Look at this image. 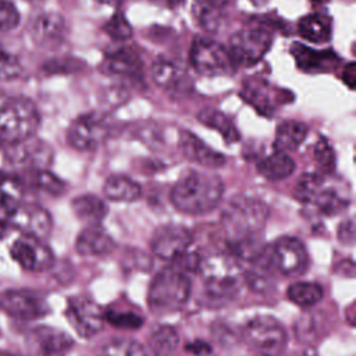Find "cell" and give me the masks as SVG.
I'll use <instances>...</instances> for the list:
<instances>
[{"mask_svg": "<svg viewBox=\"0 0 356 356\" xmlns=\"http://www.w3.org/2000/svg\"><path fill=\"white\" fill-rule=\"evenodd\" d=\"M102 70L110 75L139 78L142 75V61L132 49L121 47L104 57Z\"/></svg>", "mask_w": 356, "mask_h": 356, "instance_id": "cell-22", "label": "cell"}, {"mask_svg": "<svg viewBox=\"0 0 356 356\" xmlns=\"http://www.w3.org/2000/svg\"><path fill=\"white\" fill-rule=\"evenodd\" d=\"M97 356H147L145 348L135 339L115 338L104 343Z\"/></svg>", "mask_w": 356, "mask_h": 356, "instance_id": "cell-35", "label": "cell"}, {"mask_svg": "<svg viewBox=\"0 0 356 356\" xmlns=\"http://www.w3.org/2000/svg\"><path fill=\"white\" fill-rule=\"evenodd\" d=\"M268 218L267 206L254 197L238 196L228 202L221 225L229 253L241 260L253 259L260 250V238Z\"/></svg>", "mask_w": 356, "mask_h": 356, "instance_id": "cell-1", "label": "cell"}, {"mask_svg": "<svg viewBox=\"0 0 356 356\" xmlns=\"http://www.w3.org/2000/svg\"><path fill=\"white\" fill-rule=\"evenodd\" d=\"M274 270L289 277L302 275L309 267V253L303 242L295 236L278 238L270 248Z\"/></svg>", "mask_w": 356, "mask_h": 356, "instance_id": "cell-10", "label": "cell"}, {"mask_svg": "<svg viewBox=\"0 0 356 356\" xmlns=\"http://www.w3.org/2000/svg\"><path fill=\"white\" fill-rule=\"evenodd\" d=\"M13 260L24 270L42 273L54 264V256L43 239L22 235L10 248Z\"/></svg>", "mask_w": 356, "mask_h": 356, "instance_id": "cell-12", "label": "cell"}, {"mask_svg": "<svg viewBox=\"0 0 356 356\" xmlns=\"http://www.w3.org/2000/svg\"><path fill=\"white\" fill-rule=\"evenodd\" d=\"M250 1H252V4H254V6H257V7L264 6L266 3H268V0H250Z\"/></svg>", "mask_w": 356, "mask_h": 356, "instance_id": "cell-50", "label": "cell"}, {"mask_svg": "<svg viewBox=\"0 0 356 356\" xmlns=\"http://www.w3.org/2000/svg\"><path fill=\"white\" fill-rule=\"evenodd\" d=\"M191 296V280L186 273L171 266L163 268L150 282L147 306L152 313L163 316L179 312Z\"/></svg>", "mask_w": 356, "mask_h": 356, "instance_id": "cell-3", "label": "cell"}, {"mask_svg": "<svg viewBox=\"0 0 356 356\" xmlns=\"http://www.w3.org/2000/svg\"><path fill=\"white\" fill-rule=\"evenodd\" d=\"M114 241L99 225H88L76 238L75 249L82 256H103L114 249Z\"/></svg>", "mask_w": 356, "mask_h": 356, "instance_id": "cell-23", "label": "cell"}, {"mask_svg": "<svg viewBox=\"0 0 356 356\" xmlns=\"http://www.w3.org/2000/svg\"><path fill=\"white\" fill-rule=\"evenodd\" d=\"M29 32L36 44L44 47H54L64 40L67 24L60 14L46 11L38 14L32 19Z\"/></svg>", "mask_w": 356, "mask_h": 356, "instance_id": "cell-17", "label": "cell"}, {"mask_svg": "<svg viewBox=\"0 0 356 356\" xmlns=\"http://www.w3.org/2000/svg\"><path fill=\"white\" fill-rule=\"evenodd\" d=\"M191 63L199 74L206 76L229 75L235 70L228 49L210 38H196L193 40Z\"/></svg>", "mask_w": 356, "mask_h": 356, "instance_id": "cell-7", "label": "cell"}, {"mask_svg": "<svg viewBox=\"0 0 356 356\" xmlns=\"http://www.w3.org/2000/svg\"><path fill=\"white\" fill-rule=\"evenodd\" d=\"M22 71V67L13 54L0 50V81H8L17 78Z\"/></svg>", "mask_w": 356, "mask_h": 356, "instance_id": "cell-42", "label": "cell"}, {"mask_svg": "<svg viewBox=\"0 0 356 356\" xmlns=\"http://www.w3.org/2000/svg\"><path fill=\"white\" fill-rule=\"evenodd\" d=\"M0 309L17 320H36L49 313L46 300L28 289H7L0 293Z\"/></svg>", "mask_w": 356, "mask_h": 356, "instance_id": "cell-13", "label": "cell"}, {"mask_svg": "<svg viewBox=\"0 0 356 356\" xmlns=\"http://www.w3.org/2000/svg\"><path fill=\"white\" fill-rule=\"evenodd\" d=\"M338 238H339L341 243H345V245H352L353 243L355 227H353V221L352 220H345V221H342L339 224Z\"/></svg>", "mask_w": 356, "mask_h": 356, "instance_id": "cell-44", "label": "cell"}, {"mask_svg": "<svg viewBox=\"0 0 356 356\" xmlns=\"http://www.w3.org/2000/svg\"><path fill=\"white\" fill-rule=\"evenodd\" d=\"M106 33L115 40H127L132 36V28L124 14H114L103 26Z\"/></svg>", "mask_w": 356, "mask_h": 356, "instance_id": "cell-40", "label": "cell"}, {"mask_svg": "<svg viewBox=\"0 0 356 356\" xmlns=\"http://www.w3.org/2000/svg\"><path fill=\"white\" fill-rule=\"evenodd\" d=\"M273 35L263 26L245 28L229 39V54L235 65L250 67L259 63L270 50Z\"/></svg>", "mask_w": 356, "mask_h": 356, "instance_id": "cell-8", "label": "cell"}, {"mask_svg": "<svg viewBox=\"0 0 356 356\" xmlns=\"http://www.w3.org/2000/svg\"><path fill=\"white\" fill-rule=\"evenodd\" d=\"M40 117L35 104L24 97H10L0 103V145L13 146L31 139Z\"/></svg>", "mask_w": 356, "mask_h": 356, "instance_id": "cell-5", "label": "cell"}, {"mask_svg": "<svg viewBox=\"0 0 356 356\" xmlns=\"http://www.w3.org/2000/svg\"><path fill=\"white\" fill-rule=\"evenodd\" d=\"M104 321L110 323L114 327L125 328V330H138L143 324V318L132 312H104Z\"/></svg>", "mask_w": 356, "mask_h": 356, "instance_id": "cell-39", "label": "cell"}, {"mask_svg": "<svg viewBox=\"0 0 356 356\" xmlns=\"http://www.w3.org/2000/svg\"><path fill=\"white\" fill-rule=\"evenodd\" d=\"M110 134V122L100 113H85L76 117L68 131L67 140L76 150H95Z\"/></svg>", "mask_w": 356, "mask_h": 356, "instance_id": "cell-9", "label": "cell"}, {"mask_svg": "<svg viewBox=\"0 0 356 356\" xmlns=\"http://www.w3.org/2000/svg\"><path fill=\"white\" fill-rule=\"evenodd\" d=\"M97 1L103 3V4H113V6H115V4H118V3H121L124 0H97Z\"/></svg>", "mask_w": 356, "mask_h": 356, "instance_id": "cell-49", "label": "cell"}, {"mask_svg": "<svg viewBox=\"0 0 356 356\" xmlns=\"http://www.w3.org/2000/svg\"><path fill=\"white\" fill-rule=\"evenodd\" d=\"M71 206L76 218L88 225H99L108 211L104 200L93 193H85L75 197Z\"/></svg>", "mask_w": 356, "mask_h": 356, "instance_id": "cell-25", "label": "cell"}, {"mask_svg": "<svg viewBox=\"0 0 356 356\" xmlns=\"http://www.w3.org/2000/svg\"><path fill=\"white\" fill-rule=\"evenodd\" d=\"M178 332L170 325L157 327L149 338V349L152 356H172L178 348Z\"/></svg>", "mask_w": 356, "mask_h": 356, "instance_id": "cell-30", "label": "cell"}, {"mask_svg": "<svg viewBox=\"0 0 356 356\" xmlns=\"http://www.w3.org/2000/svg\"><path fill=\"white\" fill-rule=\"evenodd\" d=\"M243 339L257 356H281L286 346V331L273 316H256L243 327Z\"/></svg>", "mask_w": 356, "mask_h": 356, "instance_id": "cell-6", "label": "cell"}, {"mask_svg": "<svg viewBox=\"0 0 356 356\" xmlns=\"http://www.w3.org/2000/svg\"><path fill=\"white\" fill-rule=\"evenodd\" d=\"M192 243V234L188 228L178 224L159 227L152 236V252L163 260L174 261L188 252Z\"/></svg>", "mask_w": 356, "mask_h": 356, "instance_id": "cell-14", "label": "cell"}, {"mask_svg": "<svg viewBox=\"0 0 356 356\" xmlns=\"http://www.w3.org/2000/svg\"><path fill=\"white\" fill-rule=\"evenodd\" d=\"M310 204L316 206L317 210L325 216H334L343 211L348 207L349 200L345 199V196H342L335 188H331L324 182Z\"/></svg>", "mask_w": 356, "mask_h": 356, "instance_id": "cell-31", "label": "cell"}, {"mask_svg": "<svg viewBox=\"0 0 356 356\" xmlns=\"http://www.w3.org/2000/svg\"><path fill=\"white\" fill-rule=\"evenodd\" d=\"M19 24V13L10 0H0V32H8Z\"/></svg>", "mask_w": 356, "mask_h": 356, "instance_id": "cell-41", "label": "cell"}, {"mask_svg": "<svg viewBox=\"0 0 356 356\" xmlns=\"http://www.w3.org/2000/svg\"><path fill=\"white\" fill-rule=\"evenodd\" d=\"M103 192L104 196L111 202L129 203L140 197L142 189L138 182L125 175H111L106 179Z\"/></svg>", "mask_w": 356, "mask_h": 356, "instance_id": "cell-29", "label": "cell"}, {"mask_svg": "<svg viewBox=\"0 0 356 356\" xmlns=\"http://www.w3.org/2000/svg\"><path fill=\"white\" fill-rule=\"evenodd\" d=\"M343 82L350 88L353 89L355 88V64L350 61L345 70H343Z\"/></svg>", "mask_w": 356, "mask_h": 356, "instance_id": "cell-45", "label": "cell"}, {"mask_svg": "<svg viewBox=\"0 0 356 356\" xmlns=\"http://www.w3.org/2000/svg\"><path fill=\"white\" fill-rule=\"evenodd\" d=\"M211 8L209 4L207 6H200V8H195V14H196V19L199 22V25L204 29H214L216 26V17L211 13Z\"/></svg>", "mask_w": 356, "mask_h": 356, "instance_id": "cell-43", "label": "cell"}, {"mask_svg": "<svg viewBox=\"0 0 356 356\" xmlns=\"http://www.w3.org/2000/svg\"><path fill=\"white\" fill-rule=\"evenodd\" d=\"M307 136L306 124L295 120L284 121L277 127L274 149L278 152H292L296 150Z\"/></svg>", "mask_w": 356, "mask_h": 356, "instance_id": "cell-28", "label": "cell"}, {"mask_svg": "<svg viewBox=\"0 0 356 356\" xmlns=\"http://www.w3.org/2000/svg\"><path fill=\"white\" fill-rule=\"evenodd\" d=\"M65 318L82 338H92L96 335L104 323V312L90 298L76 295L67 300Z\"/></svg>", "mask_w": 356, "mask_h": 356, "instance_id": "cell-11", "label": "cell"}, {"mask_svg": "<svg viewBox=\"0 0 356 356\" xmlns=\"http://www.w3.org/2000/svg\"><path fill=\"white\" fill-rule=\"evenodd\" d=\"M324 182H325V178L323 177V174H314V172L305 174L299 178L293 189V196L299 202L310 204L313 197L316 196V193L318 192V189L323 186Z\"/></svg>", "mask_w": 356, "mask_h": 356, "instance_id": "cell-37", "label": "cell"}, {"mask_svg": "<svg viewBox=\"0 0 356 356\" xmlns=\"http://www.w3.org/2000/svg\"><path fill=\"white\" fill-rule=\"evenodd\" d=\"M32 339L42 356H65L74 346V341L67 332L51 327H38Z\"/></svg>", "mask_w": 356, "mask_h": 356, "instance_id": "cell-21", "label": "cell"}, {"mask_svg": "<svg viewBox=\"0 0 356 356\" xmlns=\"http://www.w3.org/2000/svg\"><path fill=\"white\" fill-rule=\"evenodd\" d=\"M0 356H21V355H15V353H11V352H4V350H0Z\"/></svg>", "mask_w": 356, "mask_h": 356, "instance_id": "cell-51", "label": "cell"}, {"mask_svg": "<svg viewBox=\"0 0 356 356\" xmlns=\"http://www.w3.org/2000/svg\"><path fill=\"white\" fill-rule=\"evenodd\" d=\"M24 184L17 177L0 172V209L13 211L22 203Z\"/></svg>", "mask_w": 356, "mask_h": 356, "instance_id": "cell-34", "label": "cell"}, {"mask_svg": "<svg viewBox=\"0 0 356 356\" xmlns=\"http://www.w3.org/2000/svg\"><path fill=\"white\" fill-rule=\"evenodd\" d=\"M10 227V211L0 209V238L8 231Z\"/></svg>", "mask_w": 356, "mask_h": 356, "instance_id": "cell-47", "label": "cell"}, {"mask_svg": "<svg viewBox=\"0 0 356 356\" xmlns=\"http://www.w3.org/2000/svg\"><path fill=\"white\" fill-rule=\"evenodd\" d=\"M51 216L39 204H18L10 213V227L17 228L22 235L46 239L51 232Z\"/></svg>", "mask_w": 356, "mask_h": 356, "instance_id": "cell-15", "label": "cell"}, {"mask_svg": "<svg viewBox=\"0 0 356 356\" xmlns=\"http://www.w3.org/2000/svg\"><path fill=\"white\" fill-rule=\"evenodd\" d=\"M222 193L224 182L218 175L189 171L174 184L170 199L175 210L189 216H200L216 209Z\"/></svg>", "mask_w": 356, "mask_h": 356, "instance_id": "cell-2", "label": "cell"}, {"mask_svg": "<svg viewBox=\"0 0 356 356\" xmlns=\"http://www.w3.org/2000/svg\"><path fill=\"white\" fill-rule=\"evenodd\" d=\"M314 160L321 174H331L335 170V153L327 138H320L314 146Z\"/></svg>", "mask_w": 356, "mask_h": 356, "instance_id": "cell-38", "label": "cell"}, {"mask_svg": "<svg viewBox=\"0 0 356 356\" xmlns=\"http://www.w3.org/2000/svg\"><path fill=\"white\" fill-rule=\"evenodd\" d=\"M10 160L17 165L28 167L29 170L46 168L51 161V149L42 142H31V139L13 145Z\"/></svg>", "mask_w": 356, "mask_h": 356, "instance_id": "cell-19", "label": "cell"}, {"mask_svg": "<svg viewBox=\"0 0 356 356\" xmlns=\"http://www.w3.org/2000/svg\"><path fill=\"white\" fill-rule=\"evenodd\" d=\"M154 83L163 88L174 97L188 96L193 89L191 75L178 63L171 60H159L152 67Z\"/></svg>", "mask_w": 356, "mask_h": 356, "instance_id": "cell-16", "label": "cell"}, {"mask_svg": "<svg viewBox=\"0 0 356 356\" xmlns=\"http://www.w3.org/2000/svg\"><path fill=\"white\" fill-rule=\"evenodd\" d=\"M291 53L302 71L325 72L337 65L338 57L331 50H314L309 46L293 43Z\"/></svg>", "mask_w": 356, "mask_h": 356, "instance_id": "cell-20", "label": "cell"}, {"mask_svg": "<svg viewBox=\"0 0 356 356\" xmlns=\"http://www.w3.org/2000/svg\"><path fill=\"white\" fill-rule=\"evenodd\" d=\"M29 185L33 186L35 189L46 192L51 196H60L65 189L64 182L58 177H56L54 174L47 171L46 168L31 170Z\"/></svg>", "mask_w": 356, "mask_h": 356, "instance_id": "cell-36", "label": "cell"}, {"mask_svg": "<svg viewBox=\"0 0 356 356\" xmlns=\"http://www.w3.org/2000/svg\"><path fill=\"white\" fill-rule=\"evenodd\" d=\"M204 1H206V4H209L213 8H221L225 4H228L229 0H204Z\"/></svg>", "mask_w": 356, "mask_h": 356, "instance_id": "cell-48", "label": "cell"}, {"mask_svg": "<svg viewBox=\"0 0 356 356\" xmlns=\"http://www.w3.org/2000/svg\"><path fill=\"white\" fill-rule=\"evenodd\" d=\"M299 35L312 43L328 42L332 32V21L325 14H309L298 22Z\"/></svg>", "mask_w": 356, "mask_h": 356, "instance_id": "cell-27", "label": "cell"}, {"mask_svg": "<svg viewBox=\"0 0 356 356\" xmlns=\"http://www.w3.org/2000/svg\"><path fill=\"white\" fill-rule=\"evenodd\" d=\"M179 147L184 156L206 168H220L225 164V156L209 147L203 140L189 131H182L179 136Z\"/></svg>", "mask_w": 356, "mask_h": 356, "instance_id": "cell-18", "label": "cell"}, {"mask_svg": "<svg viewBox=\"0 0 356 356\" xmlns=\"http://www.w3.org/2000/svg\"><path fill=\"white\" fill-rule=\"evenodd\" d=\"M242 96L259 113L264 115L273 114L275 107V99L273 97V89H270V83L267 81L252 78L243 82Z\"/></svg>", "mask_w": 356, "mask_h": 356, "instance_id": "cell-24", "label": "cell"}, {"mask_svg": "<svg viewBox=\"0 0 356 356\" xmlns=\"http://www.w3.org/2000/svg\"><path fill=\"white\" fill-rule=\"evenodd\" d=\"M197 271L206 293L218 300L235 296L245 282V273L235 256L214 254L200 260Z\"/></svg>", "mask_w": 356, "mask_h": 356, "instance_id": "cell-4", "label": "cell"}, {"mask_svg": "<svg viewBox=\"0 0 356 356\" xmlns=\"http://www.w3.org/2000/svg\"><path fill=\"white\" fill-rule=\"evenodd\" d=\"M295 161L285 152L275 150L270 156L260 160L256 165L259 174L268 181H281L292 175L295 171Z\"/></svg>", "mask_w": 356, "mask_h": 356, "instance_id": "cell-26", "label": "cell"}, {"mask_svg": "<svg viewBox=\"0 0 356 356\" xmlns=\"http://www.w3.org/2000/svg\"><path fill=\"white\" fill-rule=\"evenodd\" d=\"M186 349H188V352L195 353V355H203V353H209L210 352V348L204 342H200V341H195L193 343L188 345Z\"/></svg>", "mask_w": 356, "mask_h": 356, "instance_id": "cell-46", "label": "cell"}, {"mask_svg": "<svg viewBox=\"0 0 356 356\" xmlns=\"http://www.w3.org/2000/svg\"><path fill=\"white\" fill-rule=\"evenodd\" d=\"M323 288L318 284L306 281L295 282L286 289L288 299L300 307L314 306L323 299Z\"/></svg>", "mask_w": 356, "mask_h": 356, "instance_id": "cell-32", "label": "cell"}, {"mask_svg": "<svg viewBox=\"0 0 356 356\" xmlns=\"http://www.w3.org/2000/svg\"><path fill=\"white\" fill-rule=\"evenodd\" d=\"M197 118L202 124L218 131L225 138L227 142H236L239 139L238 129L235 128L231 118L227 117L225 114H222L217 110L206 108L199 113Z\"/></svg>", "mask_w": 356, "mask_h": 356, "instance_id": "cell-33", "label": "cell"}]
</instances>
